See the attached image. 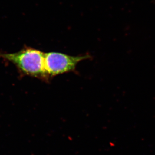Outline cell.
Returning <instances> with one entry per match:
<instances>
[{"label": "cell", "mask_w": 155, "mask_h": 155, "mask_svg": "<svg viewBox=\"0 0 155 155\" xmlns=\"http://www.w3.org/2000/svg\"><path fill=\"white\" fill-rule=\"evenodd\" d=\"M0 57L12 63L21 75L35 78L48 82L49 77L45 67V52L29 47H25L14 53L0 52Z\"/></svg>", "instance_id": "obj_1"}, {"label": "cell", "mask_w": 155, "mask_h": 155, "mask_svg": "<svg viewBox=\"0 0 155 155\" xmlns=\"http://www.w3.org/2000/svg\"><path fill=\"white\" fill-rule=\"evenodd\" d=\"M89 55L72 56L61 52L45 53V67L49 78L73 72L80 62L89 58Z\"/></svg>", "instance_id": "obj_2"}]
</instances>
